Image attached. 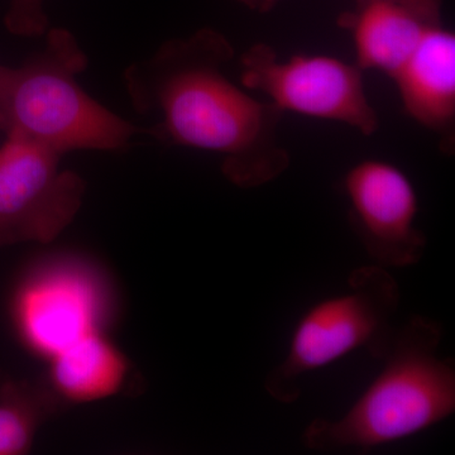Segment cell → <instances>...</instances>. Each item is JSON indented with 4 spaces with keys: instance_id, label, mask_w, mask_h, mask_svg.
Here are the masks:
<instances>
[{
    "instance_id": "obj_14",
    "label": "cell",
    "mask_w": 455,
    "mask_h": 455,
    "mask_svg": "<svg viewBox=\"0 0 455 455\" xmlns=\"http://www.w3.org/2000/svg\"><path fill=\"white\" fill-rule=\"evenodd\" d=\"M257 13H268L276 7L280 0H236Z\"/></svg>"
},
{
    "instance_id": "obj_6",
    "label": "cell",
    "mask_w": 455,
    "mask_h": 455,
    "mask_svg": "<svg viewBox=\"0 0 455 455\" xmlns=\"http://www.w3.org/2000/svg\"><path fill=\"white\" fill-rule=\"evenodd\" d=\"M241 83L263 92L283 112L344 123L372 136L379 127L368 101L363 70L331 56H292L280 61L267 44H256L241 56Z\"/></svg>"
},
{
    "instance_id": "obj_12",
    "label": "cell",
    "mask_w": 455,
    "mask_h": 455,
    "mask_svg": "<svg viewBox=\"0 0 455 455\" xmlns=\"http://www.w3.org/2000/svg\"><path fill=\"white\" fill-rule=\"evenodd\" d=\"M62 405L46 379L0 383V455L28 453L42 425Z\"/></svg>"
},
{
    "instance_id": "obj_9",
    "label": "cell",
    "mask_w": 455,
    "mask_h": 455,
    "mask_svg": "<svg viewBox=\"0 0 455 455\" xmlns=\"http://www.w3.org/2000/svg\"><path fill=\"white\" fill-rule=\"evenodd\" d=\"M338 26L352 36L359 68L392 79L425 36L443 26L442 0H363Z\"/></svg>"
},
{
    "instance_id": "obj_7",
    "label": "cell",
    "mask_w": 455,
    "mask_h": 455,
    "mask_svg": "<svg viewBox=\"0 0 455 455\" xmlns=\"http://www.w3.org/2000/svg\"><path fill=\"white\" fill-rule=\"evenodd\" d=\"M62 156L16 137L0 146V247L50 243L82 209V176L61 169Z\"/></svg>"
},
{
    "instance_id": "obj_15",
    "label": "cell",
    "mask_w": 455,
    "mask_h": 455,
    "mask_svg": "<svg viewBox=\"0 0 455 455\" xmlns=\"http://www.w3.org/2000/svg\"><path fill=\"white\" fill-rule=\"evenodd\" d=\"M357 2H363V0H357Z\"/></svg>"
},
{
    "instance_id": "obj_4",
    "label": "cell",
    "mask_w": 455,
    "mask_h": 455,
    "mask_svg": "<svg viewBox=\"0 0 455 455\" xmlns=\"http://www.w3.org/2000/svg\"><path fill=\"white\" fill-rule=\"evenodd\" d=\"M397 281L381 266H361L348 277V290L323 299L302 314L286 355L265 379V390L283 405L301 397V381L350 353L364 349L381 359L396 325Z\"/></svg>"
},
{
    "instance_id": "obj_10",
    "label": "cell",
    "mask_w": 455,
    "mask_h": 455,
    "mask_svg": "<svg viewBox=\"0 0 455 455\" xmlns=\"http://www.w3.org/2000/svg\"><path fill=\"white\" fill-rule=\"evenodd\" d=\"M403 112L439 137L443 154L455 151V35L431 29L392 76Z\"/></svg>"
},
{
    "instance_id": "obj_3",
    "label": "cell",
    "mask_w": 455,
    "mask_h": 455,
    "mask_svg": "<svg viewBox=\"0 0 455 455\" xmlns=\"http://www.w3.org/2000/svg\"><path fill=\"white\" fill-rule=\"evenodd\" d=\"M88 64L73 33L53 28L22 65H0V132L60 156L125 148L142 130L80 86Z\"/></svg>"
},
{
    "instance_id": "obj_11",
    "label": "cell",
    "mask_w": 455,
    "mask_h": 455,
    "mask_svg": "<svg viewBox=\"0 0 455 455\" xmlns=\"http://www.w3.org/2000/svg\"><path fill=\"white\" fill-rule=\"evenodd\" d=\"M46 382L62 403L106 400L124 386L130 363L106 333L76 341L49 361Z\"/></svg>"
},
{
    "instance_id": "obj_2",
    "label": "cell",
    "mask_w": 455,
    "mask_h": 455,
    "mask_svg": "<svg viewBox=\"0 0 455 455\" xmlns=\"http://www.w3.org/2000/svg\"><path fill=\"white\" fill-rule=\"evenodd\" d=\"M442 324L414 315L396 325L381 372L340 418H317L301 434L311 451H370L411 438L455 412V364L442 357Z\"/></svg>"
},
{
    "instance_id": "obj_5",
    "label": "cell",
    "mask_w": 455,
    "mask_h": 455,
    "mask_svg": "<svg viewBox=\"0 0 455 455\" xmlns=\"http://www.w3.org/2000/svg\"><path fill=\"white\" fill-rule=\"evenodd\" d=\"M8 311L20 344L50 361L76 341L104 333L112 317V290L103 275L82 259L49 260L17 281Z\"/></svg>"
},
{
    "instance_id": "obj_1",
    "label": "cell",
    "mask_w": 455,
    "mask_h": 455,
    "mask_svg": "<svg viewBox=\"0 0 455 455\" xmlns=\"http://www.w3.org/2000/svg\"><path fill=\"white\" fill-rule=\"evenodd\" d=\"M235 53L223 33L202 28L164 42L123 77L132 107L151 123L146 133L164 145L220 155L228 181L256 188L280 178L291 160L278 142L283 110L227 76Z\"/></svg>"
},
{
    "instance_id": "obj_13",
    "label": "cell",
    "mask_w": 455,
    "mask_h": 455,
    "mask_svg": "<svg viewBox=\"0 0 455 455\" xmlns=\"http://www.w3.org/2000/svg\"><path fill=\"white\" fill-rule=\"evenodd\" d=\"M5 27L9 32L22 37H38L49 31V18L44 0H11Z\"/></svg>"
},
{
    "instance_id": "obj_8",
    "label": "cell",
    "mask_w": 455,
    "mask_h": 455,
    "mask_svg": "<svg viewBox=\"0 0 455 455\" xmlns=\"http://www.w3.org/2000/svg\"><path fill=\"white\" fill-rule=\"evenodd\" d=\"M349 223L373 265L405 268L418 265L427 238L416 227L419 197L403 170L381 160H364L344 176Z\"/></svg>"
}]
</instances>
